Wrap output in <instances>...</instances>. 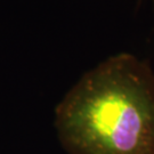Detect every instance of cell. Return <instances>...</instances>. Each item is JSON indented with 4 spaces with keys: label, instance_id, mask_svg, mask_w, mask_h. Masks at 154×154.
<instances>
[{
    "label": "cell",
    "instance_id": "cell-1",
    "mask_svg": "<svg viewBox=\"0 0 154 154\" xmlns=\"http://www.w3.org/2000/svg\"><path fill=\"white\" fill-rule=\"evenodd\" d=\"M55 128L69 154H154V71L119 53L100 62L63 97Z\"/></svg>",
    "mask_w": 154,
    "mask_h": 154
},
{
    "label": "cell",
    "instance_id": "cell-2",
    "mask_svg": "<svg viewBox=\"0 0 154 154\" xmlns=\"http://www.w3.org/2000/svg\"><path fill=\"white\" fill-rule=\"evenodd\" d=\"M152 1H153V5H154V0H152Z\"/></svg>",
    "mask_w": 154,
    "mask_h": 154
}]
</instances>
